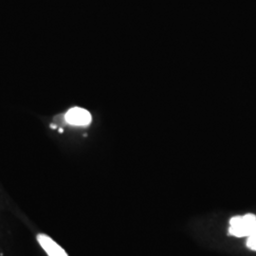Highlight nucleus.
I'll use <instances>...</instances> for the list:
<instances>
[{
  "mask_svg": "<svg viewBox=\"0 0 256 256\" xmlns=\"http://www.w3.org/2000/svg\"><path fill=\"white\" fill-rule=\"evenodd\" d=\"M66 122L72 126H86L92 122V115L88 110L81 108H74L68 110L64 116Z\"/></svg>",
  "mask_w": 256,
  "mask_h": 256,
  "instance_id": "2",
  "label": "nucleus"
},
{
  "mask_svg": "<svg viewBox=\"0 0 256 256\" xmlns=\"http://www.w3.org/2000/svg\"><path fill=\"white\" fill-rule=\"evenodd\" d=\"M37 241L48 256H68L64 248L59 246L52 238L45 234H37Z\"/></svg>",
  "mask_w": 256,
  "mask_h": 256,
  "instance_id": "3",
  "label": "nucleus"
},
{
  "mask_svg": "<svg viewBox=\"0 0 256 256\" xmlns=\"http://www.w3.org/2000/svg\"><path fill=\"white\" fill-rule=\"evenodd\" d=\"M247 247L252 250H256V232L252 234L248 238Z\"/></svg>",
  "mask_w": 256,
  "mask_h": 256,
  "instance_id": "4",
  "label": "nucleus"
},
{
  "mask_svg": "<svg viewBox=\"0 0 256 256\" xmlns=\"http://www.w3.org/2000/svg\"><path fill=\"white\" fill-rule=\"evenodd\" d=\"M256 232V216L254 214L236 216L230 220V236L236 238H248Z\"/></svg>",
  "mask_w": 256,
  "mask_h": 256,
  "instance_id": "1",
  "label": "nucleus"
}]
</instances>
